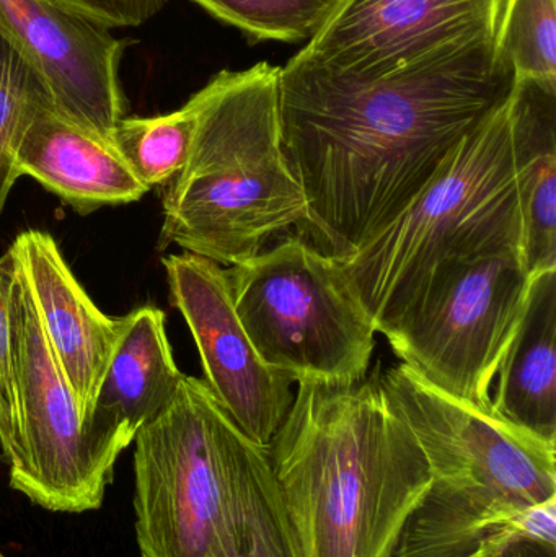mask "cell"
<instances>
[{"label":"cell","mask_w":556,"mask_h":557,"mask_svg":"<svg viewBox=\"0 0 556 557\" xmlns=\"http://www.w3.org/2000/svg\"><path fill=\"white\" fill-rule=\"evenodd\" d=\"M51 100L48 87L18 46L0 32V215L16 180L15 146L26 121Z\"/></svg>","instance_id":"44dd1931"},{"label":"cell","mask_w":556,"mask_h":557,"mask_svg":"<svg viewBox=\"0 0 556 557\" xmlns=\"http://www.w3.org/2000/svg\"><path fill=\"white\" fill-rule=\"evenodd\" d=\"M499 552V549H498ZM495 553L496 552H493V553H482V555H477V556H473V557H493L495 556Z\"/></svg>","instance_id":"d4e9b609"},{"label":"cell","mask_w":556,"mask_h":557,"mask_svg":"<svg viewBox=\"0 0 556 557\" xmlns=\"http://www.w3.org/2000/svg\"><path fill=\"white\" fill-rule=\"evenodd\" d=\"M143 557H300L270 450L251 442L205 380L183 376L134 437Z\"/></svg>","instance_id":"3957f363"},{"label":"cell","mask_w":556,"mask_h":557,"mask_svg":"<svg viewBox=\"0 0 556 557\" xmlns=\"http://www.w3.org/2000/svg\"><path fill=\"white\" fill-rule=\"evenodd\" d=\"M280 65L221 71L189 100L196 127L188 160L163 196L160 250L234 267L264 250L307 202L281 146Z\"/></svg>","instance_id":"277c9868"},{"label":"cell","mask_w":556,"mask_h":557,"mask_svg":"<svg viewBox=\"0 0 556 557\" xmlns=\"http://www.w3.org/2000/svg\"><path fill=\"white\" fill-rule=\"evenodd\" d=\"M13 277L0 260V448L7 467H15L22 448L18 399L12 363Z\"/></svg>","instance_id":"7402d4cb"},{"label":"cell","mask_w":556,"mask_h":557,"mask_svg":"<svg viewBox=\"0 0 556 557\" xmlns=\"http://www.w3.org/2000/svg\"><path fill=\"white\" fill-rule=\"evenodd\" d=\"M2 261L13 277L12 363L22 425L10 487L51 512L97 510L113 480L116 458L95 441L22 274L9 258Z\"/></svg>","instance_id":"9c48e42d"},{"label":"cell","mask_w":556,"mask_h":557,"mask_svg":"<svg viewBox=\"0 0 556 557\" xmlns=\"http://www.w3.org/2000/svg\"><path fill=\"white\" fill-rule=\"evenodd\" d=\"M225 25L244 33L250 45L312 41L336 0H191Z\"/></svg>","instance_id":"ffe728a7"},{"label":"cell","mask_w":556,"mask_h":557,"mask_svg":"<svg viewBox=\"0 0 556 557\" xmlns=\"http://www.w3.org/2000/svg\"><path fill=\"white\" fill-rule=\"evenodd\" d=\"M382 383L417 437L436 506L512 516L556 499V444L431 386L405 363Z\"/></svg>","instance_id":"52a82bcc"},{"label":"cell","mask_w":556,"mask_h":557,"mask_svg":"<svg viewBox=\"0 0 556 557\" xmlns=\"http://www.w3.org/2000/svg\"><path fill=\"white\" fill-rule=\"evenodd\" d=\"M495 46L516 84L556 88V0H505Z\"/></svg>","instance_id":"d6986e66"},{"label":"cell","mask_w":556,"mask_h":557,"mask_svg":"<svg viewBox=\"0 0 556 557\" xmlns=\"http://www.w3.org/2000/svg\"><path fill=\"white\" fill-rule=\"evenodd\" d=\"M512 88L495 42L444 49L378 78L293 55L280 71L281 146L306 196L312 245L348 258L430 185Z\"/></svg>","instance_id":"6da1fadb"},{"label":"cell","mask_w":556,"mask_h":557,"mask_svg":"<svg viewBox=\"0 0 556 557\" xmlns=\"http://www.w3.org/2000/svg\"><path fill=\"white\" fill-rule=\"evenodd\" d=\"M505 0H336L297 54L351 77L378 78L444 49L495 42Z\"/></svg>","instance_id":"8fae6325"},{"label":"cell","mask_w":556,"mask_h":557,"mask_svg":"<svg viewBox=\"0 0 556 557\" xmlns=\"http://www.w3.org/2000/svg\"><path fill=\"white\" fill-rule=\"evenodd\" d=\"M270 458L300 557H394L431 486L379 370L355 383L297 382Z\"/></svg>","instance_id":"7a4b0ae2"},{"label":"cell","mask_w":556,"mask_h":557,"mask_svg":"<svg viewBox=\"0 0 556 557\" xmlns=\"http://www.w3.org/2000/svg\"><path fill=\"white\" fill-rule=\"evenodd\" d=\"M522 237L509 95L397 218L338 264L385 336L434 282L477 258L522 253Z\"/></svg>","instance_id":"5b68a950"},{"label":"cell","mask_w":556,"mask_h":557,"mask_svg":"<svg viewBox=\"0 0 556 557\" xmlns=\"http://www.w3.org/2000/svg\"><path fill=\"white\" fill-rule=\"evenodd\" d=\"M0 32L41 75L58 113L111 143L126 113L120 64L127 41L54 0H0Z\"/></svg>","instance_id":"7c38bea8"},{"label":"cell","mask_w":556,"mask_h":557,"mask_svg":"<svg viewBox=\"0 0 556 557\" xmlns=\"http://www.w3.org/2000/svg\"><path fill=\"white\" fill-rule=\"evenodd\" d=\"M162 263L173 307L198 347L206 385L234 424L270 450L293 406V380L258 356L235 310L228 270L186 251Z\"/></svg>","instance_id":"30bf717a"},{"label":"cell","mask_w":556,"mask_h":557,"mask_svg":"<svg viewBox=\"0 0 556 557\" xmlns=\"http://www.w3.org/2000/svg\"><path fill=\"white\" fill-rule=\"evenodd\" d=\"M107 28H131L149 22L170 0H54Z\"/></svg>","instance_id":"603a6c76"},{"label":"cell","mask_w":556,"mask_h":557,"mask_svg":"<svg viewBox=\"0 0 556 557\" xmlns=\"http://www.w3.org/2000/svg\"><path fill=\"white\" fill-rule=\"evenodd\" d=\"M493 557H556V545L535 540H515Z\"/></svg>","instance_id":"cb8c5ba5"},{"label":"cell","mask_w":556,"mask_h":557,"mask_svg":"<svg viewBox=\"0 0 556 557\" xmlns=\"http://www.w3.org/2000/svg\"><path fill=\"white\" fill-rule=\"evenodd\" d=\"M183 376L166 336L165 313L156 307L127 313L91 409L98 445L118 460L137 432L170 405Z\"/></svg>","instance_id":"9a60e30c"},{"label":"cell","mask_w":556,"mask_h":557,"mask_svg":"<svg viewBox=\"0 0 556 557\" xmlns=\"http://www.w3.org/2000/svg\"><path fill=\"white\" fill-rule=\"evenodd\" d=\"M0 557H12V556H7L5 553H3L2 549H0Z\"/></svg>","instance_id":"484cf974"},{"label":"cell","mask_w":556,"mask_h":557,"mask_svg":"<svg viewBox=\"0 0 556 557\" xmlns=\"http://www.w3.org/2000/svg\"><path fill=\"white\" fill-rule=\"evenodd\" d=\"M191 100L160 116H124L111 134V144L146 188L172 182L188 160L195 136Z\"/></svg>","instance_id":"ac0fdd59"},{"label":"cell","mask_w":556,"mask_h":557,"mask_svg":"<svg viewBox=\"0 0 556 557\" xmlns=\"http://www.w3.org/2000/svg\"><path fill=\"white\" fill-rule=\"evenodd\" d=\"M511 126L522 257L538 276L556 271V88L515 82Z\"/></svg>","instance_id":"2e32d148"},{"label":"cell","mask_w":556,"mask_h":557,"mask_svg":"<svg viewBox=\"0 0 556 557\" xmlns=\"http://www.w3.org/2000/svg\"><path fill=\"white\" fill-rule=\"evenodd\" d=\"M532 278L521 251L467 261L434 282L385 337L424 382L493 409L492 385L521 326Z\"/></svg>","instance_id":"ba28073f"},{"label":"cell","mask_w":556,"mask_h":557,"mask_svg":"<svg viewBox=\"0 0 556 557\" xmlns=\"http://www.w3.org/2000/svg\"><path fill=\"white\" fill-rule=\"evenodd\" d=\"M15 169L81 214L131 205L149 191L110 140L59 114L52 101L41 104L23 126Z\"/></svg>","instance_id":"5bb4252c"},{"label":"cell","mask_w":556,"mask_h":557,"mask_svg":"<svg viewBox=\"0 0 556 557\" xmlns=\"http://www.w3.org/2000/svg\"><path fill=\"white\" fill-rule=\"evenodd\" d=\"M227 270L235 310L267 366L294 383L368 375L378 330L335 258L287 237Z\"/></svg>","instance_id":"8992f818"},{"label":"cell","mask_w":556,"mask_h":557,"mask_svg":"<svg viewBox=\"0 0 556 557\" xmlns=\"http://www.w3.org/2000/svg\"><path fill=\"white\" fill-rule=\"evenodd\" d=\"M5 257L28 287L49 346L90 428L95 396L126 326V314L108 317L94 304L46 232H22Z\"/></svg>","instance_id":"4fadbf2b"},{"label":"cell","mask_w":556,"mask_h":557,"mask_svg":"<svg viewBox=\"0 0 556 557\" xmlns=\"http://www.w3.org/2000/svg\"><path fill=\"white\" fill-rule=\"evenodd\" d=\"M496 376L493 411L556 444V271L532 278L524 318Z\"/></svg>","instance_id":"e0dca14e"}]
</instances>
